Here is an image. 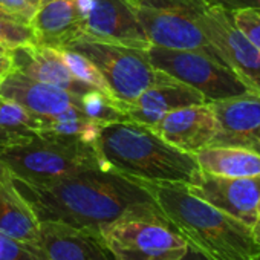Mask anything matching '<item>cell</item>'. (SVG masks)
<instances>
[{
    "label": "cell",
    "instance_id": "31",
    "mask_svg": "<svg viewBox=\"0 0 260 260\" xmlns=\"http://www.w3.org/2000/svg\"><path fill=\"white\" fill-rule=\"evenodd\" d=\"M251 231H252V236L255 239V242L260 245V201H258V205H257V214H255V222L254 225L251 226Z\"/></svg>",
    "mask_w": 260,
    "mask_h": 260
},
{
    "label": "cell",
    "instance_id": "25",
    "mask_svg": "<svg viewBox=\"0 0 260 260\" xmlns=\"http://www.w3.org/2000/svg\"><path fill=\"white\" fill-rule=\"evenodd\" d=\"M28 43H36L34 31L28 23L0 17V46L10 51L13 48Z\"/></svg>",
    "mask_w": 260,
    "mask_h": 260
},
{
    "label": "cell",
    "instance_id": "8",
    "mask_svg": "<svg viewBox=\"0 0 260 260\" xmlns=\"http://www.w3.org/2000/svg\"><path fill=\"white\" fill-rule=\"evenodd\" d=\"M147 55L156 69L196 89L207 103L252 90L226 64L204 52L166 49L150 45Z\"/></svg>",
    "mask_w": 260,
    "mask_h": 260
},
{
    "label": "cell",
    "instance_id": "5",
    "mask_svg": "<svg viewBox=\"0 0 260 260\" xmlns=\"http://www.w3.org/2000/svg\"><path fill=\"white\" fill-rule=\"evenodd\" d=\"M0 161L11 178L34 184H52L75 173L92 169H109L95 144L68 141L37 134L22 147L0 153Z\"/></svg>",
    "mask_w": 260,
    "mask_h": 260
},
{
    "label": "cell",
    "instance_id": "4",
    "mask_svg": "<svg viewBox=\"0 0 260 260\" xmlns=\"http://www.w3.org/2000/svg\"><path fill=\"white\" fill-rule=\"evenodd\" d=\"M100 237L113 260H181L188 251L155 201L106 225Z\"/></svg>",
    "mask_w": 260,
    "mask_h": 260
},
{
    "label": "cell",
    "instance_id": "2",
    "mask_svg": "<svg viewBox=\"0 0 260 260\" xmlns=\"http://www.w3.org/2000/svg\"><path fill=\"white\" fill-rule=\"evenodd\" d=\"M143 182L187 245L207 260H258L251 228L194 196L187 184Z\"/></svg>",
    "mask_w": 260,
    "mask_h": 260
},
{
    "label": "cell",
    "instance_id": "1",
    "mask_svg": "<svg viewBox=\"0 0 260 260\" xmlns=\"http://www.w3.org/2000/svg\"><path fill=\"white\" fill-rule=\"evenodd\" d=\"M11 179L39 220L63 222L98 236L125 213L153 202L143 181L112 169L84 170L43 185Z\"/></svg>",
    "mask_w": 260,
    "mask_h": 260
},
{
    "label": "cell",
    "instance_id": "7",
    "mask_svg": "<svg viewBox=\"0 0 260 260\" xmlns=\"http://www.w3.org/2000/svg\"><path fill=\"white\" fill-rule=\"evenodd\" d=\"M64 49L86 55L100 69L112 96L118 101H132L152 86L176 81L152 64L147 49L95 40H78Z\"/></svg>",
    "mask_w": 260,
    "mask_h": 260
},
{
    "label": "cell",
    "instance_id": "21",
    "mask_svg": "<svg viewBox=\"0 0 260 260\" xmlns=\"http://www.w3.org/2000/svg\"><path fill=\"white\" fill-rule=\"evenodd\" d=\"M39 132L42 135H49L68 141H80L87 144H95L101 124L92 121L83 110V107L75 106L64 112L39 116Z\"/></svg>",
    "mask_w": 260,
    "mask_h": 260
},
{
    "label": "cell",
    "instance_id": "22",
    "mask_svg": "<svg viewBox=\"0 0 260 260\" xmlns=\"http://www.w3.org/2000/svg\"><path fill=\"white\" fill-rule=\"evenodd\" d=\"M39 119L23 106L0 96V153L22 147L34 140Z\"/></svg>",
    "mask_w": 260,
    "mask_h": 260
},
{
    "label": "cell",
    "instance_id": "26",
    "mask_svg": "<svg viewBox=\"0 0 260 260\" xmlns=\"http://www.w3.org/2000/svg\"><path fill=\"white\" fill-rule=\"evenodd\" d=\"M236 26L260 49V11L239 10L233 13Z\"/></svg>",
    "mask_w": 260,
    "mask_h": 260
},
{
    "label": "cell",
    "instance_id": "10",
    "mask_svg": "<svg viewBox=\"0 0 260 260\" xmlns=\"http://www.w3.org/2000/svg\"><path fill=\"white\" fill-rule=\"evenodd\" d=\"M83 19L81 40H95L137 49L150 43L128 0H78Z\"/></svg>",
    "mask_w": 260,
    "mask_h": 260
},
{
    "label": "cell",
    "instance_id": "15",
    "mask_svg": "<svg viewBox=\"0 0 260 260\" xmlns=\"http://www.w3.org/2000/svg\"><path fill=\"white\" fill-rule=\"evenodd\" d=\"M210 106L219 125L216 144L242 146L257 150L254 137L260 128V92L249 90L213 101Z\"/></svg>",
    "mask_w": 260,
    "mask_h": 260
},
{
    "label": "cell",
    "instance_id": "17",
    "mask_svg": "<svg viewBox=\"0 0 260 260\" xmlns=\"http://www.w3.org/2000/svg\"><path fill=\"white\" fill-rule=\"evenodd\" d=\"M0 96L16 101L28 112L39 116L55 115L75 106L81 107V96L36 81L16 71L0 78Z\"/></svg>",
    "mask_w": 260,
    "mask_h": 260
},
{
    "label": "cell",
    "instance_id": "14",
    "mask_svg": "<svg viewBox=\"0 0 260 260\" xmlns=\"http://www.w3.org/2000/svg\"><path fill=\"white\" fill-rule=\"evenodd\" d=\"M8 52L13 63V71L36 81L64 89L78 96H83L90 90H98L74 77L58 49L28 43L13 48Z\"/></svg>",
    "mask_w": 260,
    "mask_h": 260
},
{
    "label": "cell",
    "instance_id": "18",
    "mask_svg": "<svg viewBox=\"0 0 260 260\" xmlns=\"http://www.w3.org/2000/svg\"><path fill=\"white\" fill-rule=\"evenodd\" d=\"M36 43L64 49L83 37V19L78 0H48L37 7L29 20Z\"/></svg>",
    "mask_w": 260,
    "mask_h": 260
},
{
    "label": "cell",
    "instance_id": "13",
    "mask_svg": "<svg viewBox=\"0 0 260 260\" xmlns=\"http://www.w3.org/2000/svg\"><path fill=\"white\" fill-rule=\"evenodd\" d=\"M170 146L194 155L216 144L219 125L210 103L176 109L150 127Z\"/></svg>",
    "mask_w": 260,
    "mask_h": 260
},
{
    "label": "cell",
    "instance_id": "6",
    "mask_svg": "<svg viewBox=\"0 0 260 260\" xmlns=\"http://www.w3.org/2000/svg\"><path fill=\"white\" fill-rule=\"evenodd\" d=\"M128 2L150 45L166 49L199 51L222 61L199 26V16L208 7L205 0H128Z\"/></svg>",
    "mask_w": 260,
    "mask_h": 260
},
{
    "label": "cell",
    "instance_id": "34",
    "mask_svg": "<svg viewBox=\"0 0 260 260\" xmlns=\"http://www.w3.org/2000/svg\"><path fill=\"white\" fill-rule=\"evenodd\" d=\"M0 17H5V19H13V20H17L11 13H8L5 8H2V7H0Z\"/></svg>",
    "mask_w": 260,
    "mask_h": 260
},
{
    "label": "cell",
    "instance_id": "38",
    "mask_svg": "<svg viewBox=\"0 0 260 260\" xmlns=\"http://www.w3.org/2000/svg\"><path fill=\"white\" fill-rule=\"evenodd\" d=\"M258 260H260V257H258Z\"/></svg>",
    "mask_w": 260,
    "mask_h": 260
},
{
    "label": "cell",
    "instance_id": "12",
    "mask_svg": "<svg viewBox=\"0 0 260 260\" xmlns=\"http://www.w3.org/2000/svg\"><path fill=\"white\" fill-rule=\"evenodd\" d=\"M28 248L34 260H113L98 234L57 220H40Z\"/></svg>",
    "mask_w": 260,
    "mask_h": 260
},
{
    "label": "cell",
    "instance_id": "16",
    "mask_svg": "<svg viewBox=\"0 0 260 260\" xmlns=\"http://www.w3.org/2000/svg\"><path fill=\"white\" fill-rule=\"evenodd\" d=\"M115 103L125 119L152 127L167 113L181 107L207 103V100L196 89L181 81H172L152 86L132 101L115 100Z\"/></svg>",
    "mask_w": 260,
    "mask_h": 260
},
{
    "label": "cell",
    "instance_id": "23",
    "mask_svg": "<svg viewBox=\"0 0 260 260\" xmlns=\"http://www.w3.org/2000/svg\"><path fill=\"white\" fill-rule=\"evenodd\" d=\"M81 107L84 113L95 122L106 125L109 122L125 119L118 109L115 98L101 90H90L81 96Z\"/></svg>",
    "mask_w": 260,
    "mask_h": 260
},
{
    "label": "cell",
    "instance_id": "9",
    "mask_svg": "<svg viewBox=\"0 0 260 260\" xmlns=\"http://www.w3.org/2000/svg\"><path fill=\"white\" fill-rule=\"evenodd\" d=\"M199 26L219 58L252 90L260 92V49L236 26L233 13L208 5Z\"/></svg>",
    "mask_w": 260,
    "mask_h": 260
},
{
    "label": "cell",
    "instance_id": "36",
    "mask_svg": "<svg viewBox=\"0 0 260 260\" xmlns=\"http://www.w3.org/2000/svg\"><path fill=\"white\" fill-rule=\"evenodd\" d=\"M32 2L39 7V5H40V4H43V2H48V0H32Z\"/></svg>",
    "mask_w": 260,
    "mask_h": 260
},
{
    "label": "cell",
    "instance_id": "30",
    "mask_svg": "<svg viewBox=\"0 0 260 260\" xmlns=\"http://www.w3.org/2000/svg\"><path fill=\"white\" fill-rule=\"evenodd\" d=\"M13 71V63L10 58V52H0V78L5 77Z\"/></svg>",
    "mask_w": 260,
    "mask_h": 260
},
{
    "label": "cell",
    "instance_id": "33",
    "mask_svg": "<svg viewBox=\"0 0 260 260\" xmlns=\"http://www.w3.org/2000/svg\"><path fill=\"white\" fill-rule=\"evenodd\" d=\"M7 176H11V175H10L8 169L5 167V164L0 161V178H7Z\"/></svg>",
    "mask_w": 260,
    "mask_h": 260
},
{
    "label": "cell",
    "instance_id": "19",
    "mask_svg": "<svg viewBox=\"0 0 260 260\" xmlns=\"http://www.w3.org/2000/svg\"><path fill=\"white\" fill-rule=\"evenodd\" d=\"M39 226V217L11 176L0 178V231L28 246L36 240Z\"/></svg>",
    "mask_w": 260,
    "mask_h": 260
},
{
    "label": "cell",
    "instance_id": "3",
    "mask_svg": "<svg viewBox=\"0 0 260 260\" xmlns=\"http://www.w3.org/2000/svg\"><path fill=\"white\" fill-rule=\"evenodd\" d=\"M95 147L104 164L128 178L146 182L190 184L199 166L141 122L121 119L101 127Z\"/></svg>",
    "mask_w": 260,
    "mask_h": 260
},
{
    "label": "cell",
    "instance_id": "29",
    "mask_svg": "<svg viewBox=\"0 0 260 260\" xmlns=\"http://www.w3.org/2000/svg\"><path fill=\"white\" fill-rule=\"evenodd\" d=\"M208 5L225 8L231 13L239 10H257L260 11V0H205Z\"/></svg>",
    "mask_w": 260,
    "mask_h": 260
},
{
    "label": "cell",
    "instance_id": "32",
    "mask_svg": "<svg viewBox=\"0 0 260 260\" xmlns=\"http://www.w3.org/2000/svg\"><path fill=\"white\" fill-rule=\"evenodd\" d=\"M181 260H207V258L201 252H198V251H194L193 248L188 246V251L185 252V255Z\"/></svg>",
    "mask_w": 260,
    "mask_h": 260
},
{
    "label": "cell",
    "instance_id": "20",
    "mask_svg": "<svg viewBox=\"0 0 260 260\" xmlns=\"http://www.w3.org/2000/svg\"><path fill=\"white\" fill-rule=\"evenodd\" d=\"M193 156L199 170L210 175L226 178L260 176V152L249 147L214 144Z\"/></svg>",
    "mask_w": 260,
    "mask_h": 260
},
{
    "label": "cell",
    "instance_id": "35",
    "mask_svg": "<svg viewBox=\"0 0 260 260\" xmlns=\"http://www.w3.org/2000/svg\"><path fill=\"white\" fill-rule=\"evenodd\" d=\"M254 141H255V149L260 152V128L257 130V134H255V137H254Z\"/></svg>",
    "mask_w": 260,
    "mask_h": 260
},
{
    "label": "cell",
    "instance_id": "27",
    "mask_svg": "<svg viewBox=\"0 0 260 260\" xmlns=\"http://www.w3.org/2000/svg\"><path fill=\"white\" fill-rule=\"evenodd\" d=\"M0 260H34L29 248L0 231Z\"/></svg>",
    "mask_w": 260,
    "mask_h": 260
},
{
    "label": "cell",
    "instance_id": "11",
    "mask_svg": "<svg viewBox=\"0 0 260 260\" xmlns=\"http://www.w3.org/2000/svg\"><path fill=\"white\" fill-rule=\"evenodd\" d=\"M187 187L194 196L249 228L254 225L260 201V176L226 178L199 170Z\"/></svg>",
    "mask_w": 260,
    "mask_h": 260
},
{
    "label": "cell",
    "instance_id": "24",
    "mask_svg": "<svg viewBox=\"0 0 260 260\" xmlns=\"http://www.w3.org/2000/svg\"><path fill=\"white\" fill-rule=\"evenodd\" d=\"M58 51L61 52L64 63L68 64L69 71L74 74L75 78H78L80 81L112 96V93L107 87V83L103 78L100 69L86 55H83L77 51H72V49H58Z\"/></svg>",
    "mask_w": 260,
    "mask_h": 260
},
{
    "label": "cell",
    "instance_id": "28",
    "mask_svg": "<svg viewBox=\"0 0 260 260\" xmlns=\"http://www.w3.org/2000/svg\"><path fill=\"white\" fill-rule=\"evenodd\" d=\"M0 7L5 8L8 13H11L19 22L28 23L32 17V14L37 10V5L32 0H0Z\"/></svg>",
    "mask_w": 260,
    "mask_h": 260
},
{
    "label": "cell",
    "instance_id": "37",
    "mask_svg": "<svg viewBox=\"0 0 260 260\" xmlns=\"http://www.w3.org/2000/svg\"><path fill=\"white\" fill-rule=\"evenodd\" d=\"M0 52H8V49H5L4 46H0Z\"/></svg>",
    "mask_w": 260,
    "mask_h": 260
}]
</instances>
